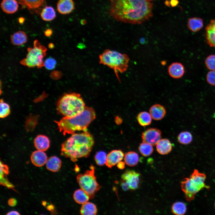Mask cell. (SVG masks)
Here are the masks:
<instances>
[{
  "label": "cell",
  "instance_id": "12",
  "mask_svg": "<svg viewBox=\"0 0 215 215\" xmlns=\"http://www.w3.org/2000/svg\"><path fill=\"white\" fill-rule=\"evenodd\" d=\"M205 39L211 47L215 48V19L211 20L205 28Z\"/></svg>",
  "mask_w": 215,
  "mask_h": 215
},
{
  "label": "cell",
  "instance_id": "25",
  "mask_svg": "<svg viewBox=\"0 0 215 215\" xmlns=\"http://www.w3.org/2000/svg\"><path fill=\"white\" fill-rule=\"evenodd\" d=\"M73 198L75 201L79 204H83L88 202L90 197L88 194L82 189L75 191Z\"/></svg>",
  "mask_w": 215,
  "mask_h": 215
},
{
  "label": "cell",
  "instance_id": "34",
  "mask_svg": "<svg viewBox=\"0 0 215 215\" xmlns=\"http://www.w3.org/2000/svg\"><path fill=\"white\" fill-rule=\"evenodd\" d=\"M205 63L208 69L211 70H215V55H211L207 57Z\"/></svg>",
  "mask_w": 215,
  "mask_h": 215
},
{
  "label": "cell",
  "instance_id": "33",
  "mask_svg": "<svg viewBox=\"0 0 215 215\" xmlns=\"http://www.w3.org/2000/svg\"><path fill=\"white\" fill-rule=\"evenodd\" d=\"M0 117L3 118L7 116L10 113V107L8 104L4 102L2 99L0 100Z\"/></svg>",
  "mask_w": 215,
  "mask_h": 215
},
{
  "label": "cell",
  "instance_id": "35",
  "mask_svg": "<svg viewBox=\"0 0 215 215\" xmlns=\"http://www.w3.org/2000/svg\"><path fill=\"white\" fill-rule=\"evenodd\" d=\"M44 66L49 70L54 69L56 64V60L53 58L51 57L47 58L44 62Z\"/></svg>",
  "mask_w": 215,
  "mask_h": 215
},
{
  "label": "cell",
  "instance_id": "8",
  "mask_svg": "<svg viewBox=\"0 0 215 215\" xmlns=\"http://www.w3.org/2000/svg\"><path fill=\"white\" fill-rule=\"evenodd\" d=\"M95 168L91 165L90 170H87L84 174H78L76 177L77 182L81 188L86 192L91 199L94 197L95 194L101 187L95 175Z\"/></svg>",
  "mask_w": 215,
  "mask_h": 215
},
{
  "label": "cell",
  "instance_id": "20",
  "mask_svg": "<svg viewBox=\"0 0 215 215\" xmlns=\"http://www.w3.org/2000/svg\"><path fill=\"white\" fill-rule=\"evenodd\" d=\"M62 161L58 157L53 156L49 158L46 162L47 169L52 172L58 171L62 166Z\"/></svg>",
  "mask_w": 215,
  "mask_h": 215
},
{
  "label": "cell",
  "instance_id": "11",
  "mask_svg": "<svg viewBox=\"0 0 215 215\" xmlns=\"http://www.w3.org/2000/svg\"><path fill=\"white\" fill-rule=\"evenodd\" d=\"M124 156V154L122 150H113L107 155L105 165L108 168H111L121 161Z\"/></svg>",
  "mask_w": 215,
  "mask_h": 215
},
{
  "label": "cell",
  "instance_id": "17",
  "mask_svg": "<svg viewBox=\"0 0 215 215\" xmlns=\"http://www.w3.org/2000/svg\"><path fill=\"white\" fill-rule=\"evenodd\" d=\"M34 143L38 150L43 151L47 150L50 146V141L48 137L42 135L37 136L34 140Z\"/></svg>",
  "mask_w": 215,
  "mask_h": 215
},
{
  "label": "cell",
  "instance_id": "27",
  "mask_svg": "<svg viewBox=\"0 0 215 215\" xmlns=\"http://www.w3.org/2000/svg\"><path fill=\"white\" fill-rule=\"evenodd\" d=\"M124 161L128 165L133 166L136 165L139 161L138 153L133 151L128 152L125 155Z\"/></svg>",
  "mask_w": 215,
  "mask_h": 215
},
{
  "label": "cell",
  "instance_id": "43",
  "mask_svg": "<svg viewBox=\"0 0 215 215\" xmlns=\"http://www.w3.org/2000/svg\"><path fill=\"white\" fill-rule=\"evenodd\" d=\"M178 3V1L177 0H172L171 1V4L172 6H175Z\"/></svg>",
  "mask_w": 215,
  "mask_h": 215
},
{
  "label": "cell",
  "instance_id": "44",
  "mask_svg": "<svg viewBox=\"0 0 215 215\" xmlns=\"http://www.w3.org/2000/svg\"><path fill=\"white\" fill-rule=\"evenodd\" d=\"M24 18L22 17H20L19 19V22L21 24H23L24 23Z\"/></svg>",
  "mask_w": 215,
  "mask_h": 215
},
{
  "label": "cell",
  "instance_id": "39",
  "mask_svg": "<svg viewBox=\"0 0 215 215\" xmlns=\"http://www.w3.org/2000/svg\"><path fill=\"white\" fill-rule=\"evenodd\" d=\"M117 166L119 169H123L125 167V162L122 161L120 162L117 164Z\"/></svg>",
  "mask_w": 215,
  "mask_h": 215
},
{
  "label": "cell",
  "instance_id": "32",
  "mask_svg": "<svg viewBox=\"0 0 215 215\" xmlns=\"http://www.w3.org/2000/svg\"><path fill=\"white\" fill-rule=\"evenodd\" d=\"M107 155L105 152L100 151L97 152L94 156V160L96 164L99 166H103L105 164Z\"/></svg>",
  "mask_w": 215,
  "mask_h": 215
},
{
  "label": "cell",
  "instance_id": "26",
  "mask_svg": "<svg viewBox=\"0 0 215 215\" xmlns=\"http://www.w3.org/2000/svg\"><path fill=\"white\" fill-rule=\"evenodd\" d=\"M41 17L42 20L46 21H50L54 19L56 16L54 9L51 6H46L42 10Z\"/></svg>",
  "mask_w": 215,
  "mask_h": 215
},
{
  "label": "cell",
  "instance_id": "42",
  "mask_svg": "<svg viewBox=\"0 0 215 215\" xmlns=\"http://www.w3.org/2000/svg\"><path fill=\"white\" fill-rule=\"evenodd\" d=\"M116 122L118 124H120L122 122V119L119 116H117L116 118Z\"/></svg>",
  "mask_w": 215,
  "mask_h": 215
},
{
  "label": "cell",
  "instance_id": "15",
  "mask_svg": "<svg viewBox=\"0 0 215 215\" xmlns=\"http://www.w3.org/2000/svg\"><path fill=\"white\" fill-rule=\"evenodd\" d=\"M168 72L172 77L175 79L179 78H181L184 73V67L180 63L174 62L169 66Z\"/></svg>",
  "mask_w": 215,
  "mask_h": 215
},
{
  "label": "cell",
  "instance_id": "40",
  "mask_svg": "<svg viewBox=\"0 0 215 215\" xmlns=\"http://www.w3.org/2000/svg\"><path fill=\"white\" fill-rule=\"evenodd\" d=\"M52 33V30L50 29H47L44 32V34L46 36H49L51 35Z\"/></svg>",
  "mask_w": 215,
  "mask_h": 215
},
{
  "label": "cell",
  "instance_id": "24",
  "mask_svg": "<svg viewBox=\"0 0 215 215\" xmlns=\"http://www.w3.org/2000/svg\"><path fill=\"white\" fill-rule=\"evenodd\" d=\"M97 212L96 206L93 203L87 202L83 204L80 210L82 215H95Z\"/></svg>",
  "mask_w": 215,
  "mask_h": 215
},
{
  "label": "cell",
  "instance_id": "7",
  "mask_svg": "<svg viewBox=\"0 0 215 215\" xmlns=\"http://www.w3.org/2000/svg\"><path fill=\"white\" fill-rule=\"evenodd\" d=\"M47 50V48L36 40L34 42L33 47L28 48L26 58L22 60L20 63L29 67L41 68L44 66L43 60L46 55Z\"/></svg>",
  "mask_w": 215,
  "mask_h": 215
},
{
  "label": "cell",
  "instance_id": "38",
  "mask_svg": "<svg viewBox=\"0 0 215 215\" xmlns=\"http://www.w3.org/2000/svg\"><path fill=\"white\" fill-rule=\"evenodd\" d=\"M8 205L11 206H15L17 203L16 200L14 198L10 199L8 202Z\"/></svg>",
  "mask_w": 215,
  "mask_h": 215
},
{
  "label": "cell",
  "instance_id": "36",
  "mask_svg": "<svg viewBox=\"0 0 215 215\" xmlns=\"http://www.w3.org/2000/svg\"><path fill=\"white\" fill-rule=\"evenodd\" d=\"M207 82L210 85L215 86V70L209 71L206 76Z\"/></svg>",
  "mask_w": 215,
  "mask_h": 215
},
{
  "label": "cell",
  "instance_id": "4",
  "mask_svg": "<svg viewBox=\"0 0 215 215\" xmlns=\"http://www.w3.org/2000/svg\"><path fill=\"white\" fill-rule=\"evenodd\" d=\"M85 103L80 94L76 93H65L58 100L57 110L65 116L77 115L84 110Z\"/></svg>",
  "mask_w": 215,
  "mask_h": 215
},
{
  "label": "cell",
  "instance_id": "29",
  "mask_svg": "<svg viewBox=\"0 0 215 215\" xmlns=\"http://www.w3.org/2000/svg\"><path fill=\"white\" fill-rule=\"evenodd\" d=\"M171 209L172 213L177 215H184L187 211V207L185 204L180 201L174 203L172 205Z\"/></svg>",
  "mask_w": 215,
  "mask_h": 215
},
{
  "label": "cell",
  "instance_id": "18",
  "mask_svg": "<svg viewBox=\"0 0 215 215\" xmlns=\"http://www.w3.org/2000/svg\"><path fill=\"white\" fill-rule=\"evenodd\" d=\"M156 149L161 155H165L170 153L172 150V145L170 141L167 139H161L157 143Z\"/></svg>",
  "mask_w": 215,
  "mask_h": 215
},
{
  "label": "cell",
  "instance_id": "37",
  "mask_svg": "<svg viewBox=\"0 0 215 215\" xmlns=\"http://www.w3.org/2000/svg\"><path fill=\"white\" fill-rule=\"evenodd\" d=\"M120 185L124 191H127L130 189L128 184L125 181L122 179L120 182Z\"/></svg>",
  "mask_w": 215,
  "mask_h": 215
},
{
  "label": "cell",
  "instance_id": "6",
  "mask_svg": "<svg viewBox=\"0 0 215 215\" xmlns=\"http://www.w3.org/2000/svg\"><path fill=\"white\" fill-rule=\"evenodd\" d=\"M99 63L106 65L114 71L119 82L118 72L122 73L127 69L130 60L128 55L118 51L107 49L99 56Z\"/></svg>",
  "mask_w": 215,
  "mask_h": 215
},
{
  "label": "cell",
  "instance_id": "23",
  "mask_svg": "<svg viewBox=\"0 0 215 215\" xmlns=\"http://www.w3.org/2000/svg\"><path fill=\"white\" fill-rule=\"evenodd\" d=\"M19 4L29 10H35L42 6L44 0H17Z\"/></svg>",
  "mask_w": 215,
  "mask_h": 215
},
{
  "label": "cell",
  "instance_id": "19",
  "mask_svg": "<svg viewBox=\"0 0 215 215\" xmlns=\"http://www.w3.org/2000/svg\"><path fill=\"white\" fill-rule=\"evenodd\" d=\"M18 4L16 0H3L1 7L4 12L7 14L16 12L18 8Z\"/></svg>",
  "mask_w": 215,
  "mask_h": 215
},
{
  "label": "cell",
  "instance_id": "45",
  "mask_svg": "<svg viewBox=\"0 0 215 215\" xmlns=\"http://www.w3.org/2000/svg\"><path fill=\"white\" fill-rule=\"evenodd\" d=\"M146 0L149 1H151V0Z\"/></svg>",
  "mask_w": 215,
  "mask_h": 215
},
{
  "label": "cell",
  "instance_id": "41",
  "mask_svg": "<svg viewBox=\"0 0 215 215\" xmlns=\"http://www.w3.org/2000/svg\"><path fill=\"white\" fill-rule=\"evenodd\" d=\"M7 215H20V214L17 211H13L8 212Z\"/></svg>",
  "mask_w": 215,
  "mask_h": 215
},
{
  "label": "cell",
  "instance_id": "31",
  "mask_svg": "<svg viewBox=\"0 0 215 215\" xmlns=\"http://www.w3.org/2000/svg\"><path fill=\"white\" fill-rule=\"evenodd\" d=\"M138 149L140 153L145 156L150 155L153 150L151 145L144 142L140 144Z\"/></svg>",
  "mask_w": 215,
  "mask_h": 215
},
{
  "label": "cell",
  "instance_id": "21",
  "mask_svg": "<svg viewBox=\"0 0 215 215\" xmlns=\"http://www.w3.org/2000/svg\"><path fill=\"white\" fill-rule=\"evenodd\" d=\"M27 37L25 33L19 31L13 34L11 36V43L14 45H21L26 43Z\"/></svg>",
  "mask_w": 215,
  "mask_h": 215
},
{
  "label": "cell",
  "instance_id": "46",
  "mask_svg": "<svg viewBox=\"0 0 215 215\" xmlns=\"http://www.w3.org/2000/svg\"><path fill=\"white\" fill-rule=\"evenodd\" d=\"M214 206H215V203H214Z\"/></svg>",
  "mask_w": 215,
  "mask_h": 215
},
{
  "label": "cell",
  "instance_id": "2",
  "mask_svg": "<svg viewBox=\"0 0 215 215\" xmlns=\"http://www.w3.org/2000/svg\"><path fill=\"white\" fill-rule=\"evenodd\" d=\"M94 143L93 136L87 131L74 133L62 143L61 154L76 162L78 159L89 156Z\"/></svg>",
  "mask_w": 215,
  "mask_h": 215
},
{
  "label": "cell",
  "instance_id": "5",
  "mask_svg": "<svg viewBox=\"0 0 215 215\" xmlns=\"http://www.w3.org/2000/svg\"><path fill=\"white\" fill-rule=\"evenodd\" d=\"M206 179L205 174L195 169L189 177L183 179L181 182V189L188 202L193 200L196 194L203 188L208 190L210 189V186L206 185L205 182Z\"/></svg>",
  "mask_w": 215,
  "mask_h": 215
},
{
  "label": "cell",
  "instance_id": "3",
  "mask_svg": "<svg viewBox=\"0 0 215 215\" xmlns=\"http://www.w3.org/2000/svg\"><path fill=\"white\" fill-rule=\"evenodd\" d=\"M96 113L92 108L85 107L80 113L71 117L65 116L59 121H55L60 132L64 135L73 134L76 131H87V128L95 119Z\"/></svg>",
  "mask_w": 215,
  "mask_h": 215
},
{
  "label": "cell",
  "instance_id": "10",
  "mask_svg": "<svg viewBox=\"0 0 215 215\" xmlns=\"http://www.w3.org/2000/svg\"><path fill=\"white\" fill-rule=\"evenodd\" d=\"M161 131L155 128L148 129L142 133L141 135L143 142L149 143L152 145H156L161 139Z\"/></svg>",
  "mask_w": 215,
  "mask_h": 215
},
{
  "label": "cell",
  "instance_id": "14",
  "mask_svg": "<svg viewBox=\"0 0 215 215\" xmlns=\"http://www.w3.org/2000/svg\"><path fill=\"white\" fill-rule=\"evenodd\" d=\"M30 159L32 163L38 167L44 165L47 160L46 154L43 151L38 150L32 153Z\"/></svg>",
  "mask_w": 215,
  "mask_h": 215
},
{
  "label": "cell",
  "instance_id": "1",
  "mask_svg": "<svg viewBox=\"0 0 215 215\" xmlns=\"http://www.w3.org/2000/svg\"><path fill=\"white\" fill-rule=\"evenodd\" d=\"M110 14L117 21L139 24L152 15L153 5L146 0H110Z\"/></svg>",
  "mask_w": 215,
  "mask_h": 215
},
{
  "label": "cell",
  "instance_id": "16",
  "mask_svg": "<svg viewBox=\"0 0 215 215\" xmlns=\"http://www.w3.org/2000/svg\"><path fill=\"white\" fill-rule=\"evenodd\" d=\"M149 113L152 118L156 120L162 119L165 116L166 110L164 107L159 104L152 105L149 109Z\"/></svg>",
  "mask_w": 215,
  "mask_h": 215
},
{
  "label": "cell",
  "instance_id": "30",
  "mask_svg": "<svg viewBox=\"0 0 215 215\" xmlns=\"http://www.w3.org/2000/svg\"><path fill=\"white\" fill-rule=\"evenodd\" d=\"M193 139L191 133L188 131H183L180 133L177 136L178 142L183 145H186L190 143Z\"/></svg>",
  "mask_w": 215,
  "mask_h": 215
},
{
  "label": "cell",
  "instance_id": "28",
  "mask_svg": "<svg viewBox=\"0 0 215 215\" xmlns=\"http://www.w3.org/2000/svg\"><path fill=\"white\" fill-rule=\"evenodd\" d=\"M152 117L147 112L143 111L140 112L137 116V120L139 124L143 127L150 125L152 121Z\"/></svg>",
  "mask_w": 215,
  "mask_h": 215
},
{
  "label": "cell",
  "instance_id": "9",
  "mask_svg": "<svg viewBox=\"0 0 215 215\" xmlns=\"http://www.w3.org/2000/svg\"><path fill=\"white\" fill-rule=\"evenodd\" d=\"M121 178L128 184L130 189L135 190L138 188L141 182L139 173L134 170H126L122 175Z\"/></svg>",
  "mask_w": 215,
  "mask_h": 215
},
{
  "label": "cell",
  "instance_id": "13",
  "mask_svg": "<svg viewBox=\"0 0 215 215\" xmlns=\"http://www.w3.org/2000/svg\"><path fill=\"white\" fill-rule=\"evenodd\" d=\"M74 8L75 4L73 0H59L57 3V10L62 14H69Z\"/></svg>",
  "mask_w": 215,
  "mask_h": 215
},
{
  "label": "cell",
  "instance_id": "22",
  "mask_svg": "<svg viewBox=\"0 0 215 215\" xmlns=\"http://www.w3.org/2000/svg\"><path fill=\"white\" fill-rule=\"evenodd\" d=\"M187 26L191 31L196 32L200 30L203 26V19L199 17H193L189 19Z\"/></svg>",
  "mask_w": 215,
  "mask_h": 215
}]
</instances>
